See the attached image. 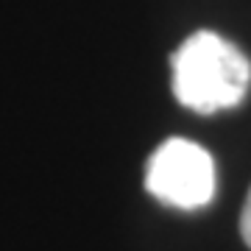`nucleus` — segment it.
<instances>
[{"instance_id":"nucleus-3","label":"nucleus","mask_w":251,"mask_h":251,"mask_svg":"<svg viewBox=\"0 0 251 251\" xmlns=\"http://www.w3.org/2000/svg\"><path fill=\"white\" fill-rule=\"evenodd\" d=\"M240 234L246 246L251 249V190H249V198H246V204H243V215H240Z\"/></svg>"},{"instance_id":"nucleus-1","label":"nucleus","mask_w":251,"mask_h":251,"mask_svg":"<svg viewBox=\"0 0 251 251\" xmlns=\"http://www.w3.org/2000/svg\"><path fill=\"white\" fill-rule=\"evenodd\" d=\"M173 95L198 115H215L246 98L251 84L249 59L215 31H196L171 59Z\"/></svg>"},{"instance_id":"nucleus-2","label":"nucleus","mask_w":251,"mask_h":251,"mask_svg":"<svg viewBox=\"0 0 251 251\" xmlns=\"http://www.w3.org/2000/svg\"><path fill=\"white\" fill-rule=\"evenodd\" d=\"M215 159L193 140L171 137L145 165V187L156 201L173 209H201L215 198Z\"/></svg>"}]
</instances>
